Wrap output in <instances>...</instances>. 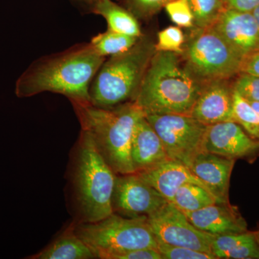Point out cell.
<instances>
[{"instance_id": "obj_1", "label": "cell", "mask_w": 259, "mask_h": 259, "mask_svg": "<svg viewBox=\"0 0 259 259\" xmlns=\"http://www.w3.org/2000/svg\"><path fill=\"white\" fill-rule=\"evenodd\" d=\"M105 60L90 44L46 58L21 75L15 94L24 98L51 92L71 102H90V85Z\"/></svg>"}, {"instance_id": "obj_2", "label": "cell", "mask_w": 259, "mask_h": 259, "mask_svg": "<svg viewBox=\"0 0 259 259\" xmlns=\"http://www.w3.org/2000/svg\"><path fill=\"white\" fill-rule=\"evenodd\" d=\"M203 85L187 69L180 54L156 51L134 101L145 115H190Z\"/></svg>"}, {"instance_id": "obj_3", "label": "cell", "mask_w": 259, "mask_h": 259, "mask_svg": "<svg viewBox=\"0 0 259 259\" xmlns=\"http://www.w3.org/2000/svg\"><path fill=\"white\" fill-rule=\"evenodd\" d=\"M82 131L91 136L104 159L117 175L135 173L131 146L136 122L145 115L135 101L112 107L71 102Z\"/></svg>"}, {"instance_id": "obj_4", "label": "cell", "mask_w": 259, "mask_h": 259, "mask_svg": "<svg viewBox=\"0 0 259 259\" xmlns=\"http://www.w3.org/2000/svg\"><path fill=\"white\" fill-rule=\"evenodd\" d=\"M73 184L83 223H95L113 213L112 194L117 175L99 152L88 132L81 131Z\"/></svg>"}, {"instance_id": "obj_5", "label": "cell", "mask_w": 259, "mask_h": 259, "mask_svg": "<svg viewBox=\"0 0 259 259\" xmlns=\"http://www.w3.org/2000/svg\"><path fill=\"white\" fill-rule=\"evenodd\" d=\"M154 44L140 37L128 51L105 60L92 81L90 103L112 107L134 101L151 58Z\"/></svg>"}, {"instance_id": "obj_6", "label": "cell", "mask_w": 259, "mask_h": 259, "mask_svg": "<svg viewBox=\"0 0 259 259\" xmlns=\"http://www.w3.org/2000/svg\"><path fill=\"white\" fill-rule=\"evenodd\" d=\"M74 232L97 258L142 248H156L158 241L147 217L126 218L112 213L95 223L74 224Z\"/></svg>"}, {"instance_id": "obj_7", "label": "cell", "mask_w": 259, "mask_h": 259, "mask_svg": "<svg viewBox=\"0 0 259 259\" xmlns=\"http://www.w3.org/2000/svg\"><path fill=\"white\" fill-rule=\"evenodd\" d=\"M180 55L187 69L203 84L236 76L243 59L212 27L197 29Z\"/></svg>"}, {"instance_id": "obj_8", "label": "cell", "mask_w": 259, "mask_h": 259, "mask_svg": "<svg viewBox=\"0 0 259 259\" xmlns=\"http://www.w3.org/2000/svg\"><path fill=\"white\" fill-rule=\"evenodd\" d=\"M161 139L168 158L190 167L204 151L207 125L193 117L180 114L145 115Z\"/></svg>"}, {"instance_id": "obj_9", "label": "cell", "mask_w": 259, "mask_h": 259, "mask_svg": "<svg viewBox=\"0 0 259 259\" xmlns=\"http://www.w3.org/2000/svg\"><path fill=\"white\" fill-rule=\"evenodd\" d=\"M148 222L158 243L212 253L215 235L197 229L184 212L170 202L148 216Z\"/></svg>"}, {"instance_id": "obj_10", "label": "cell", "mask_w": 259, "mask_h": 259, "mask_svg": "<svg viewBox=\"0 0 259 259\" xmlns=\"http://www.w3.org/2000/svg\"><path fill=\"white\" fill-rule=\"evenodd\" d=\"M168 202L137 173L117 175L112 194L114 213L126 218L148 217Z\"/></svg>"}, {"instance_id": "obj_11", "label": "cell", "mask_w": 259, "mask_h": 259, "mask_svg": "<svg viewBox=\"0 0 259 259\" xmlns=\"http://www.w3.org/2000/svg\"><path fill=\"white\" fill-rule=\"evenodd\" d=\"M204 151L231 159L248 158L259 152V140L249 136L234 121L207 125Z\"/></svg>"}, {"instance_id": "obj_12", "label": "cell", "mask_w": 259, "mask_h": 259, "mask_svg": "<svg viewBox=\"0 0 259 259\" xmlns=\"http://www.w3.org/2000/svg\"><path fill=\"white\" fill-rule=\"evenodd\" d=\"M212 28L242 58L259 50V30L252 13L225 8Z\"/></svg>"}, {"instance_id": "obj_13", "label": "cell", "mask_w": 259, "mask_h": 259, "mask_svg": "<svg viewBox=\"0 0 259 259\" xmlns=\"http://www.w3.org/2000/svg\"><path fill=\"white\" fill-rule=\"evenodd\" d=\"M229 79L204 83L190 115L206 125L233 120V88Z\"/></svg>"}, {"instance_id": "obj_14", "label": "cell", "mask_w": 259, "mask_h": 259, "mask_svg": "<svg viewBox=\"0 0 259 259\" xmlns=\"http://www.w3.org/2000/svg\"><path fill=\"white\" fill-rule=\"evenodd\" d=\"M236 160L202 151L189 167L218 202L229 203L230 180Z\"/></svg>"}, {"instance_id": "obj_15", "label": "cell", "mask_w": 259, "mask_h": 259, "mask_svg": "<svg viewBox=\"0 0 259 259\" xmlns=\"http://www.w3.org/2000/svg\"><path fill=\"white\" fill-rule=\"evenodd\" d=\"M184 213L197 229L215 236L248 231L244 219L230 202H216L194 212Z\"/></svg>"}, {"instance_id": "obj_16", "label": "cell", "mask_w": 259, "mask_h": 259, "mask_svg": "<svg viewBox=\"0 0 259 259\" xmlns=\"http://www.w3.org/2000/svg\"><path fill=\"white\" fill-rule=\"evenodd\" d=\"M131 157L135 173L146 171L169 159L161 139L145 115L135 126Z\"/></svg>"}, {"instance_id": "obj_17", "label": "cell", "mask_w": 259, "mask_h": 259, "mask_svg": "<svg viewBox=\"0 0 259 259\" xmlns=\"http://www.w3.org/2000/svg\"><path fill=\"white\" fill-rule=\"evenodd\" d=\"M137 174L171 203L177 191L186 184H195L207 189L189 167L170 158L150 169Z\"/></svg>"}, {"instance_id": "obj_18", "label": "cell", "mask_w": 259, "mask_h": 259, "mask_svg": "<svg viewBox=\"0 0 259 259\" xmlns=\"http://www.w3.org/2000/svg\"><path fill=\"white\" fill-rule=\"evenodd\" d=\"M212 253L217 258L259 259V245L255 233L215 236Z\"/></svg>"}, {"instance_id": "obj_19", "label": "cell", "mask_w": 259, "mask_h": 259, "mask_svg": "<svg viewBox=\"0 0 259 259\" xmlns=\"http://www.w3.org/2000/svg\"><path fill=\"white\" fill-rule=\"evenodd\" d=\"M97 255L74 232L71 225L45 249L29 257L32 259H91Z\"/></svg>"}, {"instance_id": "obj_20", "label": "cell", "mask_w": 259, "mask_h": 259, "mask_svg": "<svg viewBox=\"0 0 259 259\" xmlns=\"http://www.w3.org/2000/svg\"><path fill=\"white\" fill-rule=\"evenodd\" d=\"M95 12L106 20L108 30L141 37V28L134 15L115 4L111 0H98L95 6Z\"/></svg>"}, {"instance_id": "obj_21", "label": "cell", "mask_w": 259, "mask_h": 259, "mask_svg": "<svg viewBox=\"0 0 259 259\" xmlns=\"http://www.w3.org/2000/svg\"><path fill=\"white\" fill-rule=\"evenodd\" d=\"M216 202L217 200L207 189L195 184H186L177 191L171 203L186 212H194Z\"/></svg>"}, {"instance_id": "obj_22", "label": "cell", "mask_w": 259, "mask_h": 259, "mask_svg": "<svg viewBox=\"0 0 259 259\" xmlns=\"http://www.w3.org/2000/svg\"><path fill=\"white\" fill-rule=\"evenodd\" d=\"M139 38L140 37L131 36L107 30V31L94 37L90 44L100 55L105 58L128 51Z\"/></svg>"}, {"instance_id": "obj_23", "label": "cell", "mask_w": 259, "mask_h": 259, "mask_svg": "<svg viewBox=\"0 0 259 259\" xmlns=\"http://www.w3.org/2000/svg\"><path fill=\"white\" fill-rule=\"evenodd\" d=\"M233 120L253 139L259 140V115L249 102L233 90Z\"/></svg>"}, {"instance_id": "obj_24", "label": "cell", "mask_w": 259, "mask_h": 259, "mask_svg": "<svg viewBox=\"0 0 259 259\" xmlns=\"http://www.w3.org/2000/svg\"><path fill=\"white\" fill-rule=\"evenodd\" d=\"M194 17V27L197 29L210 28L225 9L223 0H187Z\"/></svg>"}, {"instance_id": "obj_25", "label": "cell", "mask_w": 259, "mask_h": 259, "mask_svg": "<svg viewBox=\"0 0 259 259\" xmlns=\"http://www.w3.org/2000/svg\"><path fill=\"white\" fill-rule=\"evenodd\" d=\"M185 36L180 27L170 26L158 32L156 51H167L182 54Z\"/></svg>"}, {"instance_id": "obj_26", "label": "cell", "mask_w": 259, "mask_h": 259, "mask_svg": "<svg viewBox=\"0 0 259 259\" xmlns=\"http://www.w3.org/2000/svg\"><path fill=\"white\" fill-rule=\"evenodd\" d=\"M165 9L174 23L180 28L194 27V17L187 0H171L165 5Z\"/></svg>"}, {"instance_id": "obj_27", "label": "cell", "mask_w": 259, "mask_h": 259, "mask_svg": "<svg viewBox=\"0 0 259 259\" xmlns=\"http://www.w3.org/2000/svg\"><path fill=\"white\" fill-rule=\"evenodd\" d=\"M157 250L162 259H218L212 253L162 243H158Z\"/></svg>"}, {"instance_id": "obj_28", "label": "cell", "mask_w": 259, "mask_h": 259, "mask_svg": "<svg viewBox=\"0 0 259 259\" xmlns=\"http://www.w3.org/2000/svg\"><path fill=\"white\" fill-rule=\"evenodd\" d=\"M238 75L233 84V90L247 101L259 102V76L245 73Z\"/></svg>"}, {"instance_id": "obj_29", "label": "cell", "mask_w": 259, "mask_h": 259, "mask_svg": "<svg viewBox=\"0 0 259 259\" xmlns=\"http://www.w3.org/2000/svg\"><path fill=\"white\" fill-rule=\"evenodd\" d=\"M171 0H131V5L137 15L148 16L165 6Z\"/></svg>"}, {"instance_id": "obj_30", "label": "cell", "mask_w": 259, "mask_h": 259, "mask_svg": "<svg viewBox=\"0 0 259 259\" xmlns=\"http://www.w3.org/2000/svg\"><path fill=\"white\" fill-rule=\"evenodd\" d=\"M107 259H162L156 248H142L110 255Z\"/></svg>"}, {"instance_id": "obj_31", "label": "cell", "mask_w": 259, "mask_h": 259, "mask_svg": "<svg viewBox=\"0 0 259 259\" xmlns=\"http://www.w3.org/2000/svg\"><path fill=\"white\" fill-rule=\"evenodd\" d=\"M240 73L259 76V50L253 51L243 58Z\"/></svg>"}, {"instance_id": "obj_32", "label": "cell", "mask_w": 259, "mask_h": 259, "mask_svg": "<svg viewBox=\"0 0 259 259\" xmlns=\"http://www.w3.org/2000/svg\"><path fill=\"white\" fill-rule=\"evenodd\" d=\"M228 9L252 13L259 5V0H225Z\"/></svg>"}, {"instance_id": "obj_33", "label": "cell", "mask_w": 259, "mask_h": 259, "mask_svg": "<svg viewBox=\"0 0 259 259\" xmlns=\"http://www.w3.org/2000/svg\"><path fill=\"white\" fill-rule=\"evenodd\" d=\"M252 14H253V17H254L255 23H256L257 27H258L259 30V5L252 12Z\"/></svg>"}, {"instance_id": "obj_34", "label": "cell", "mask_w": 259, "mask_h": 259, "mask_svg": "<svg viewBox=\"0 0 259 259\" xmlns=\"http://www.w3.org/2000/svg\"><path fill=\"white\" fill-rule=\"evenodd\" d=\"M255 238H256L257 242H258L259 245V232L258 233H255Z\"/></svg>"}, {"instance_id": "obj_35", "label": "cell", "mask_w": 259, "mask_h": 259, "mask_svg": "<svg viewBox=\"0 0 259 259\" xmlns=\"http://www.w3.org/2000/svg\"><path fill=\"white\" fill-rule=\"evenodd\" d=\"M224 1V0H223V2Z\"/></svg>"}]
</instances>
